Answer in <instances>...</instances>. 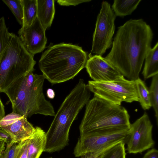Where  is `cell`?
<instances>
[{"label":"cell","mask_w":158,"mask_h":158,"mask_svg":"<svg viewBox=\"0 0 158 158\" xmlns=\"http://www.w3.org/2000/svg\"><path fill=\"white\" fill-rule=\"evenodd\" d=\"M153 35L143 19H131L118 28L111 50L105 58L124 77L135 81L151 48Z\"/></svg>","instance_id":"1"},{"label":"cell","mask_w":158,"mask_h":158,"mask_svg":"<svg viewBox=\"0 0 158 158\" xmlns=\"http://www.w3.org/2000/svg\"><path fill=\"white\" fill-rule=\"evenodd\" d=\"M91 92L83 80L80 79L62 103L46 133L44 152H58L68 145L71 127L79 112L90 100Z\"/></svg>","instance_id":"2"},{"label":"cell","mask_w":158,"mask_h":158,"mask_svg":"<svg viewBox=\"0 0 158 158\" xmlns=\"http://www.w3.org/2000/svg\"><path fill=\"white\" fill-rule=\"evenodd\" d=\"M87 60V54L81 47L62 43L43 53L38 65L45 79L54 84L73 78L85 67Z\"/></svg>","instance_id":"3"},{"label":"cell","mask_w":158,"mask_h":158,"mask_svg":"<svg viewBox=\"0 0 158 158\" xmlns=\"http://www.w3.org/2000/svg\"><path fill=\"white\" fill-rule=\"evenodd\" d=\"M45 79L42 74L31 72L17 80L4 92L11 104L12 112L27 118L37 114L55 116L53 106L43 93Z\"/></svg>","instance_id":"4"},{"label":"cell","mask_w":158,"mask_h":158,"mask_svg":"<svg viewBox=\"0 0 158 158\" xmlns=\"http://www.w3.org/2000/svg\"><path fill=\"white\" fill-rule=\"evenodd\" d=\"M131 124L130 115L124 107L94 96L86 105L79 126L80 135L128 129Z\"/></svg>","instance_id":"5"},{"label":"cell","mask_w":158,"mask_h":158,"mask_svg":"<svg viewBox=\"0 0 158 158\" xmlns=\"http://www.w3.org/2000/svg\"><path fill=\"white\" fill-rule=\"evenodd\" d=\"M34 56L26 50L20 38L13 33L0 60V93L17 80L34 70Z\"/></svg>","instance_id":"6"},{"label":"cell","mask_w":158,"mask_h":158,"mask_svg":"<svg viewBox=\"0 0 158 158\" xmlns=\"http://www.w3.org/2000/svg\"><path fill=\"white\" fill-rule=\"evenodd\" d=\"M87 85L94 96L114 104L139 101L135 81L126 79L123 75L110 81H89Z\"/></svg>","instance_id":"7"},{"label":"cell","mask_w":158,"mask_h":158,"mask_svg":"<svg viewBox=\"0 0 158 158\" xmlns=\"http://www.w3.org/2000/svg\"><path fill=\"white\" fill-rule=\"evenodd\" d=\"M116 17L110 3L103 1L93 34L92 53L102 56L112 46Z\"/></svg>","instance_id":"8"},{"label":"cell","mask_w":158,"mask_h":158,"mask_svg":"<svg viewBox=\"0 0 158 158\" xmlns=\"http://www.w3.org/2000/svg\"><path fill=\"white\" fill-rule=\"evenodd\" d=\"M130 128L105 132L81 135L74 149L76 157L89 152H101L120 142L125 143Z\"/></svg>","instance_id":"9"},{"label":"cell","mask_w":158,"mask_h":158,"mask_svg":"<svg viewBox=\"0 0 158 158\" xmlns=\"http://www.w3.org/2000/svg\"><path fill=\"white\" fill-rule=\"evenodd\" d=\"M152 128L153 125L146 112L131 124L125 142L128 153H140L154 146L155 143L152 137Z\"/></svg>","instance_id":"10"},{"label":"cell","mask_w":158,"mask_h":158,"mask_svg":"<svg viewBox=\"0 0 158 158\" xmlns=\"http://www.w3.org/2000/svg\"><path fill=\"white\" fill-rule=\"evenodd\" d=\"M27 118L12 112L0 120V128L10 135L12 140L11 144L19 143L35 132V127Z\"/></svg>","instance_id":"11"},{"label":"cell","mask_w":158,"mask_h":158,"mask_svg":"<svg viewBox=\"0 0 158 158\" xmlns=\"http://www.w3.org/2000/svg\"><path fill=\"white\" fill-rule=\"evenodd\" d=\"M85 67L87 72L93 81L97 82L110 81L122 75L106 60L102 56H89Z\"/></svg>","instance_id":"12"},{"label":"cell","mask_w":158,"mask_h":158,"mask_svg":"<svg viewBox=\"0 0 158 158\" xmlns=\"http://www.w3.org/2000/svg\"><path fill=\"white\" fill-rule=\"evenodd\" d=\"M45 32L36 18L31 26L18 34L26 50L34 56L45 48L47 42Z\"/></svg>","instance_id":"13"},{"label":"cell","mask_w":158,"mask_h":158,"mask_svg":"<svg viewBox=\"0 0 158 158\" xmlns=\"http://www.w3.org/2000/svg\"><path fill=\"white\" fill-rule=\"evenodd\" d=\"M19 149L16 158H39L44 152L46 133L40 127H35L34 133L19 143Z\"/></svg>","instance_id":"14"},{"label":"cell","mask_w":158,"mask_h":158,"mask_svg":"<svg viewBox=\"0 0 158 158\" xmlns=\"http://www.w3.org/2000/svg\"><path fill=\"white\" fill-rule=\"evenodd\" d=\"M54 0H37V18L44 30L49 27L55 13Z\"/></svg>","instance_id":"15"},{"label":"cell","mask_w":158,"mask_h":158,"mask_svg":"<svg viewBox=\"0 0 158 158\" xmlns=\"http://www.w3.org/2000/svg\"><path fill=\"white\" fill-rule=\"evenodd\" d=\"M142 74L145 80L158 74V42L148 52Z\"/></svg>","instance_id":"16"},{"label":"cell","mask_w":158,"mask_h":158,"mask_svg":"<svg viewBox=\"0 0 158 158\" xmlns=\"http://www.w3.org/2000/svg\"><path fill=\"white\" fill-rule=\"evenodd\" d=\"M23 20L18 34L31 26L37 18V0H21Z\"/></svg>","instance_id":"17"},{"label":"cell","mask_w":158,"mask_h":158,"mask_svg":"<svg viewBox=\"0 0 158 158\" xmlns=\"http://www.w3.org/2000/svg\"><path fill=\"white\" fill-rule=\"evenodd\" d=\"M141 1L114 0L112 6V9L116 16L123 17L131 15Z\"/></svg>","instance_id":"18"},{"label":"cell","mask_w":158,"mask_h":158,"mask_svg":"<svg viewBox=\"0 0 158 158\" xmlns=\"http://www.w3.org/2000/svg\"><path fill=\"white\" fill-rule=\"evenodd\" d=\"M135 81L139 102L144 110H148L152 107L149 89L144 81L139 77Z\"/></svg>","instance_id":"19"},{"label":"cell","mask_w":158,"mask_h":158,"mask_svg":"<svg viewBox=\"0 0 158 158\" xmlns=\"http://www.w3.org/2000/svg\"><path fill=\"white\" fill-rule=\"evenodd\" d=\"M125 145L123 142H118L103 150L98 158H126Z\"/></svg>","instance_id":"20"},{"label":"cell","mask_w":158,"mask_h":158,"mask_svg":"<svg viewBox=\"0 0 158 158\" xmlns=\"http://www.w3.org/2000/svg\"><path fill=\"white\" fill-rule=\"evenodd\" d=\"M11 36V33L8 31L4 17H0V60L8 46Z\"/></svg>","instance_id":"21"},{"label":"cell","mask_w":158,"mask_h":158,"mask_svg":"<svg viewBox=\"0 0 158 158\" xmlns=\"http://www.w3.org/2000/svg\"><path fill=\"white\" fill-rule=\"evenodd\" d=\"M152 106L154 110L157 124L158 123V74L152 77L149 89Z\"/></svg>","instance_id":"22"},{"label":"cell","mask_w":158,"mask_h":158,"mask_svg":"<svg viewBox=\"0 0 158 158\" xmlns=\"http://www.w3.org/2000/svg\"><path fill=\"white\" fill-rule=\"evenodd\" d=\"M2 1L11 10L19 23L22 25L23 13L21 0H2Z\"/></svg>","instance_id":"23"},{"label":"cell","mask_w":158,"mask_h":158,"mask_svg":"<svg viewBox=\"0 0 158 158\" xmlns=\"http://www.w3.org/2000/svg\"><path fill=\"white\" fill-rule=\"evenodd\" d=\"M19 149V143L6 146L3 152L1 158H16Z\"/></svg>","instance_id":"24"},{"label":"cell","mask_w":158,"mask_h":158,"mask_svg":"<svg viewBox=\"0 0 158 158\" xmlns=\"http://www.w3.org/2000/svg\"><path fill=\"white\" fill-rule=\"evenodd\" d=\"M91 0H58L57 2L60 5L63 6H76L80 4L90 2Z\"/></svg>","instance_id":"25"},{"label":"cell","mask_w":158,"mask_h":158,"mask_svg":"<svg viewBox=\"0 0 158 158\" xmlns=\"http://www.w3.org/2000/svg\"><path fill=\"white\" fill-rule=\"evenodd\" d=\"M0 136L2 139L3 140L7 146L11 144L12 140L10 135L6 131L0 128Z\"/></svg>","instance_id":"26"},{"label":"cell","mask_w":158,"mask_h":158,"mask_svg":"<svg viewBox=\"0 0 158 158\" xmlns=\"http://www.w3.org/2000/svg\"><path fill=\"white\" fill-rule=\"evenodd\" d=\"M143 158H158V151L156 149L152 148L148 151Z\"/></svg>","instance_id":"27"},{"label":"cell","mask_w":158,"mask_h":158,"mask_svg":"<svg viewBox=\"0 0 158 158\" xmlns=\"http://www.w3.org/2000/svg\"><path fill=\"white\" fill-rule=\"evenodd\" d=\"M101 152H89L86 153L81 156V158H98Z\"/></svg>","instance_id":"28"},{"label":"cell","mask_w":158,"mask_h":158,"mask_svg":"<svg viewBox=\"0 0 158 158\" xmlns=\"http://www.w3.org/2000/svg\"><path fill=\"white\" fill-rule=\"evenodd\" d=\"M5 115L4 106L2 103L0 98V120L3 118Z\"/></svg>","instance_id":"29"},{"label":"cell","mask_w":158,"mask_h":158,"mask_svg":"<svg viewBox=\"0 0 158 158\" xmlns=\"http://www.w3.org/2000/svg\"><path fill=\"white\" fill-rule=\"evenodd\" d=\"M47 95L49 98L52 99L55 97V92L52 89H48L47 90Z\"/></svg>","instance_id":"30"},{"label":"cell","mask_w":158,"mask_h":158,"mask_svg":"<svg viewBox=\"0 0 158 158\" xmlns=\"http://www.w3.org/2000/svg\"><path fill=\"white\" fill-rule=\"evenodd\" d=\"M5 142L0 139V158H1L3 152L5 149Z\"/></svg>","instance_id":"31"},{"label":"cell","mask_w":158,"mask_h":158,"mask_svg":"<svg viewBox=\"0 0 158 158\" xmlns=\"http://www.w3.org/2000/svg\"><path fill=\"white\" fill-rule=\"evenodd\" d=\"M0 139H1V137H0Z\"/></svg>","instance_id":"32"},{"label":"cell","mask_w":158,"mask_h":158,"mask_svg":"<svg viewBox=\"0 0 158 158\" xmlns=\"http://www.w3.org/2000/svg\"><path fill=\"white\" fill-rule=\"evenodd\" d=\"M48 158H52V157Z\"/></svg>","instance_id":"33"}]
</instances>
